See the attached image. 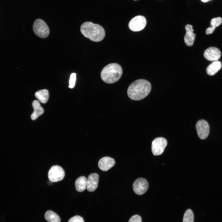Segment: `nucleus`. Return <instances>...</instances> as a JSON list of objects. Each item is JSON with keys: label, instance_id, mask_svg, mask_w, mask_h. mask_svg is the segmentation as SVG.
I'll use <instances>...</instances> for the list:
<instances>
[{"label": "nucleus", "instance_id": "412c9836", "mask_svg": "<svg viewBox=\"0 0 222 222\" xmlns=\"http://www.w3.org/2000/svg\"><path fill=\"white\" fill-rule=\"evenodd\" d=\"M76 75L75 73H72L71 75L69 80V88H72L74 86L76 79Z\"/></svg>", "mask_w": 222, "mask_h": 222}, {"label": "nucleus", "instance_id": "f257e3e1", "mask_svg": "<svg viewBox=\"0 0 222 222\" xmlns=\"http://www.w3.org/2000/svg\"><path fill=\"white\" fill-rule=\"evenodd\" d=\"M151 89L150 83L144 79L137 80L129 86L127 91L129 97L131 100L138 101L146 97Z\"/></svg>", "mask_w": 222, "mask_h": 222}, {"label": "nucleus", "instance_id": "a878e982", "mask_svg": "<svg viewBox=\"0 0 222 222\" xmlns=\"http://www.w3.org/2000/svg\"></svg>", "mask_w": 222, "mask_h": 222}, {"label": "nucleus", "instance_id": "aec40b11", "mask_svg": "<svg viewBox=\"0 0 222 222\" xmlns=\"http://www.w3.org/2000/svg\"><path fill=\"white\" fill-rule=\"evenodd\" d=\"M222 23V18L220 17L212 18L211 21V25L212 27L216 28Z\"/></svg>", "mask_w": 222, "mask_h": 222}, {"label": "nucleus", "instance_id": "5701e85b", "mask_svg": "<svg viewBox=\"0 0 222 222\" xmlns=\"http://www.w3.org/2000/svg\"><path fill=\"white\" fill-rule=\"evenodd\" d=\"M142 221L141 217L139 215H136L130 218L129 222H142Z\"/></svg>", "mask_w": 222, "mask_h": 222}, {"label": "nucleus", "instance_id": "20e7f679", "mask_svg": "<svg viewBox=\"0 0 222 222\" xmlns=\"http://www.w3.org/2000/svg\"><path fill=\"white\" fill-rule=\"evenodd\" d=\"M33 29L35 34L41 38H46L49 34V29L47 25L41 19H37L35 21Z\"/></svg>", "mask_w": 222, "mask_h": 222}, {"label": "nucleus", "instance_id": "ddd939ff", "mask_svg": "<svg viewBox=\"0 0 222 222\" xmlns=\"http://www.w3.org/2000/svg\"><path fill=\"white\" fill-rule=\"evenodd\" d=\"M185 28L186 32L184 37V42L186 45L191 46L193 44L195 35L193 32L194 30L191 25L187 24Z\"/></svg>", "mask_w": 222, "mask_h": 222}, {"label": "nucleus", "instance_id": "f3484780", "mask_svg": "<svg viewBox=\"0 0 222 222\" xmlns=\"http://www.w3.org/2000/svg\"><path fill=\"white\" fill-rule=\"evenodd\" d=\"M36 97L41 103H46L49 98V92L47 89H44L37 91L35 94Z\"/></svg>", "mask_w": 222, "mask_h": 222}, {"label": "nucleus", "instance_id": "9b49d317", "mask_svg": "<svg viewBox=\"0 0 222 222\" xmlns=\"http://www.w3.org/2000/svg\"><path fill=\"white\" fill-rule=\"evenodd\" d=\"M115 163V160L113 158L109 157H105L99 160L98 166L102 171H106L113 166Z\"/></svg>", "mask_w": 222, "mask_h": 222}, {"label": "nucleus", "instance_id": "393cba45", "mask_svg": "<svg viewBox=\"0 0 222 222\" xmlns=\"http://www.w3.org/2000/svg\"><path fill=\"white\" fill-rule=\"evenodd\" d=\"M201 0L203 2H208L211 0Z\"/></svg>", "mask_w": 222, "mask_h": 222}, {"label": "nucleus", "instance_id": "1a4fd4ad", "mask_svg": "<svg viewBox=\"0 0 222 222\" xmlns=\"http://www.w3.org/2000/svg\"><path fill=\"white\" fill-rule=\"evenodd\" d=\"M196 128L199 137L204 139L208 136L209 132V127L207 121L200 120L197 122Z\"/></svg>", "mask_w": 222, "mask_h": 222}, {"label": "nucleus", "instance_id": "7ed1b4c3", "mask_svg": "<svg viewBox=\"0 0 222 222\" xmlns=\"http://www.w3.org/2000/svg\"><path fill=\"white\" fill-rule=\"evenodd\" d=\"M122 74V68L120 65L116 63H111L104 68L101 72V76L104 82L112 84L119 80Z\"/></svg>", "mask_w": 222, "mask_h": 222}, {"label": "nucleus", "instance_id": "4be33fe9", "mask_svg": "<svg viewBox=\"0 0 222 222\" xmlns=\"http://www.w3.org/2000/svg\"><path fill=\"white\" fill-rule=\"evenodd\" d=\"M68 222H84V220L81 217L76 216L71 218Z\"/></svg>", "mask_w": 222, "mask_h": 222}, {"label": "nucleus", "instance_id": "a211bd4d", "mask_svg": "<svg viewBox=\"0 0 222 222\" xmlns=\"http://www.w3.org/2000/svg\"><path fill=\"white\" fill-rule=\"evenodd\" d=\"M45 219L49 222H60V219L59 216L51 210L47 211L45 214Z\"/></svg>", "mask_w": 222, "mask_h": 222}, {"label": "nucleus", "instance_id": "0eeeda50", "mask_svg": "<svg viewBox=\"0 0 222 222\" xmlns=\"http://www.w3.org/2000/svg\"><path fill=\"white\" fill-rule=\"evenodd\" d=\"M146 21L145 18L138 15L131 19L129 23L130 29L134 31H138L143 30L145 27Z\"/></svg>", "mask_w": 222, "mask_h": 222}, {"label": "nucleus", "instance_id": "39448f33", "mask_svg": "<svg viewBox=\"0 0 222 222\" xmlns=\"http://www.w3.org/2000/svg\"><path fill=\"white\" fill-rule=\"evenodd\" d=\"M65 172L64 169L58 165L52 166L49 169L48 177L52 182H56L62 180L64 177Z\"/></svg>", "mask_w": 222, "mask_h": 222}, {"label": "nucleus", "instance_id": "f8f14e48", "mask_svg": "<svg viewBox=\"0 0 222 222\" xmlns=\"http://www.w3.org/2000/svg\"><path fill=\"white\" fill-rule=\"evenodd\" d=\"M99 176L96 173H92L89 175L87 180V190L89 192L95 191L97 187Z\"/></svg>", "mask_w": 222, "mask_h": 222}, {"label": "nucleus", "instance_id": "9d476101", "mask_svg": "<svg viewBox=\"0 0 222 222\" xmlns=\"http://www.w3.org/2000/svg\"><path fill=\"white\" fill-rule=\"evenodd\" d=\"M221 53L220 50L215 47H210L204 51V56L208 60L210 61H216L220 58Z\"/></svg>", "mask_w": 222, "mask_h": 222}, {"label": "nucleus", "instance_id": "423d86ee", "mask_svg": "<svg viewBox=\"0 0 222 222\" xmlns=\"http://www.w3.org/2000/svg\"><path fill=\"white\" fill-rule=\"evenodd\" d=\"M167 145L166 139L162 137L157 138L152 142L151 150L154 155L161 154L163 152Z\"/></svg>", "mask_w": 222, "mask_h": 222}, {"label": "nucleus", "instance_id": "dca6fc26", "mask_svg": "<svg viewBox=\"0 0 222 222\" xmlns=\"http://www.w3.org/2000/svg\"><path fill=\"white\" fill-rule=\"evenodd\" d=\"M222 64L219 61H214L207 68L206 72L209 75L213 76L216 74L221 68Z\"/></svg>", "mask_w": 222, "mask_h": 222}, {"label": "nucleus", "instance_id": "f03ea898", "mask_svg": "<svg viewBox=\"0 0 222 222\" xmlns=\"http://www.w3.org/2000/svg\"><path fill=\"white\" fill-rule=\"evenodd\" d=\"M80 30L84 36L94 42L102 40L105 35V30L101 26L90 22L83 23L81 26Z\"/></svg>", "mask_w": 222, "mask_h": 222}, {"label": "nucleus", "instance_id": "6e6552de", "mask_svg": "<svg viewBox=\"0 0 222 222\" xmlns=\"http://www.w3.org/2000/svg\"><path fill=\"white\" fill-rule=\"evenodd\" d=\"M133 190L138 195H142L147 191L149 187L148 183L145 179L140 178L136 179L133 184Z\"/></svg>", "mask_w": 222, "mask_h": 222}, {"label": "nucleus", "instance_id": "b1692460", "mask_svg": "<svg viewBox=\"0 0 222 222\" xmlns=\"http://www.w3.org/2000/svg\"><path fill=\"white\" fill-rule=\"evenodd\" d=\"M215 28L211 27H208L206 31V34L208 35L212 33L215 30Z\"/></svg>", "mask_w": 222, "mask_h": 222}, {"label": "nucleus", "instance_id": "6ab92c4d", "mask_svg": "<svg viewBox=\"0 0 222 222\" xmlns=\"http://www.w3.org/2000/svg\"><path fill=\"white\" fill-rule=\"evenodd\" d=\"M194 218L192 211L190 209H187L184 214L183 222H193Z\"/></svg>", "mask_w": 222, "mask_h": 222}, {"label": "nucleus", "instance_id": "2eb2a0df", "mask_svg": "<svg viewBox=\"0 0 222 222\" xmlns=\"http://www.w3.org/2000/svg\"><path fill=\"white\" fill-rule=\"evenodd\" d=\"M87 179L84 176L78 178L75 182V186L76 190L79 192L84 191L87 188Z\"/></svg>", "mask_w": 222, "mask_h": 222}, {"label": "nucleus", "instance_id": "4468645a", "mask_svg": "<svg viewBox=\"0 0 222 222\" xmlns=\"http://www.w3.org/2000/svg\"><path fill=\"white\" fill-rule=\"evenodd\" d=\"M32 105L34 109V111L31 115V118L32 120H36L44 113V110L40 105L39 102L35 100L32 103Z\"/></svg>", "mask_w": 222, "mask_h": 222}]
</instances>
